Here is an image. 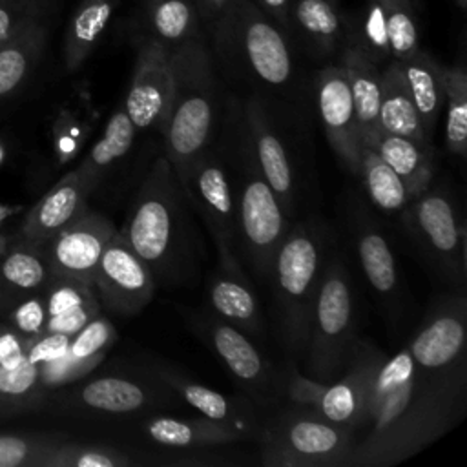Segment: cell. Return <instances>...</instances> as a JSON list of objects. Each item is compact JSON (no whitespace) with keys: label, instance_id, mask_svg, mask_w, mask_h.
<instances>
[{"label":"cell","instance_id":"6da1fadb","mask_svg":"<svg viewBox=\"0 0 467 467\" xmlns=\"http://www.w3.org/2000/svg\"><path fill=\"white\" fill-rule=\"evenodd\" d=\"M465 409L467 385L423 372L414 365L407 345L394 356L383 354L348 467L405 462L460 423Z\"/></svg>","mask_w":467,"mask_h":467},{"label":"cell","instance_id":"7a4b0ae2","mask_svg":"<svg viewBox=\"0 0 467 467\" xmlns=\"http://www.w3.org/2000/svg\"><path fill=\"white\" fill-rule=\"evenodd\" d=\"M193 213L168 159L157 157L119 230L150 266L157 285L173 288L197 281L206 250Z\"/></svg>","mask_w":467,"mask_h":467},{"label":"cell","instance_id":"3957f363","mask_svg":"<svg viewBox=\"0 0 467 467\" xmlns=\"http://www.w3.org/2000/svg\"><path fill=\"white\" fill-rule=\"evenodd\" d=\"M168 62L171 93L161 128L162 155L175 177L182 181L190 166L215 139L226 100L221 99L213 62L201 35L173 47Z\"/></svg>","mask_w":467,"mask_h":467},{"label":"cell","instance_id":"277c9868","mask_svg":"<svg viewBox=\"0 0 467 467\" xmlns=\"http://www.w3.org/2000/svg\"><path fill=\"white\" fill-rule=\"evenodd\" d=\"M212 33L226 67L255 89L252 95L292 106L296 58L285 29L252 0H235Z\"/></svg>","mask_w":467,"mask_h":467},{"label":"cell","instance_id":"5b68a950","mask_svg":"<svg viewBox=\"0 0 467 467\" xmlns=\"http://www.w3.org/2000/svg\"><path fill=\"white\" fill-rule=\"evenodd\" d=\"M217 250L219 268L244 270L235 252L237 224V99L228 97L215 139L179 181Z\"/></svg>","mask_w":467,"mask_h":467},{"label":"cell","instance_id":"8992f818","mask_svg":"<svg viewBox=\"0 0 467 467\" xmlns=\"http://www.w3.org/2000/svg\"><path fill=\"white\" fill-rule=\"evenodd\" d=\"M330 230L316 219L292 223L281 241L266 285L272 288L281 341L292 356H301L321 274L330 254Z\"/></svg>","mask_w":467,"mask_h":467},{"label":"cell","instance_id":"52a82bcc","mask_svg":"<svg viewBox=\"0 0 467 467\" xmlns=\"http://www.w3.org/2000/svg\"><path fill=\"white\" fill-rule=\"evenodd\" d=\"M237 224L235 252L243 266H248L254 277L266 283L274 255L292 226L279 197L263 175L237 100Z\"/></svg>","mask_w":467,"mask_h":467},{"label":"cell","instance_id":"ba28073f","mask_svg":"<svg viewBox=\"0 0 467 467\" xmlns=\"http://www.w3.org/2000/svg\"><path fill=\"white\" fill-rule=\"evenodd\" d=\"M356 294L341 254H328L312 305L305 367L310 378L330 383L350 359L358 343Z\"/></svg>","mask_w":467,"mask_h":467},{"label":"cell","instance_id":"9c48e42d","mask_svg":"<svg viewBox=\"0 0 467 467\" xmlns=\"http://www.w3.org/2000/svg\"><path fill=\"white\" fill-rule=\"evenodd\" d=\"M266 467H348L356 436L314 409L294 405L259 429Z\"/></svg>","mask_w":467,"mask_h":467},{"label":"cell","instance_id":"30bf717a","mask_svg":"<svg viewBox=\"0 0 467 467\" xmlns=\"http://www.w3.org/2000/svg\"><path fill=\"white\" fill-rule=\"evenodd\" d=\"M407 235L441 279L463 286L467 274L465 226L452 193L427 188L401 212Z\"/></svg>","mask_w":467,"mask_h":467},{"label":"cell","instance_id":"8fae6325","mask_svg":"<svg viewBox=\"0 0 467 467\" xmlns=\"http://www.w3.org/2000/svg\"><path fill=\"white\" fill-rule=\"evenodd\" d=\"M243 122L257 164L294 221L301 197V157L292 124L277 117V102L250 95L239 100Z\"/></svg>","mask_w":467,"mask_h":467},{"label":"cell","instance_id":"7c38bea8","mask_svg":"<svg viewBox=\"0 0 467 467\" xmlns=\"http://www.w3.org/2000/svg\"><path fill=\"white\" fill-rule=\"evenodd\" d=\"M467 301L463 292L440 296L407 341L412 361L423 372L467 385Z\"/></svg>","mask_w":467,"mask_h":467},{"label":"cell","instance_id":"4fadbf2b","mask_svg":"<svg viewBox=\"0 0 467 467\" xmlns=\"http://www.w3.org/2000/svg\"><path fill=\"white\" fill-rule=\"evenodd\" d=\"M192 321L257 409H275L283 401L285 374L274 368L243 330L213 314L197 316Z\"/></svg>","mask_w":467,"mask_h":467},{"label":"cell","instance_id":"5bb4252c","mask_svg":"<svg viewBox=\"0 0 467 467\" xmlns=\"http://www.w3.org/2000/svg\"><path fill=\"white\" fill-rule=\"evenodd\" d=\"M91 286L100 306L119 316H135L151 301L157 281L150 266L117 230L99 259Z\"/></svg>","mask_w":467,"mask_h":467},{"label":"cell","instance_id":"9a60e30c","mask_svg":"<svg viewBox=\"0 0 467 467\" xmlns=\"http://www.w3.org/2000/svg\"><path fill=\"white\" fill-rule=\"evenodd\" d=\"M170 51L153 38H144L137 51L135 69L122 108L139 135L161 133L170 93Z\"/></svg>","mask_w":467,"mask_h":467},{"label":"cell","instance_id":"2e32d148","mask_svg":"<svg viewBox=\"0 0 467 467\" xmlns=\"http://www.w3.org/2000/svg\"><path fill=\"white\" fill-rule=\"evenodd\" d=\"M115 232L117 228L108 217L91 210L82 213L42 246L51 277L93 285L99 259Z\"/></svg>","mask_w":467,"mask_h":467},{"label":"cell","instance_id":"e0dca14e","mask_svg":"<svg viewBox=\"0 0 467 467\" xmlns=\"http://www.w3.org/2000/svg\"><path fill=\"white\" fill-rule=\"evenodd\" d=\"M381 356L383 352L376 345L359 337L343 372L327 383L317 412L358 436L367 420L370 390Z\"/></svg>","mask_w":467,"mask_h":467},{"label":"cell","instance_id":"ac0fdd59","mask_svg":"<svg viewBox=\"0 0 467 467\" xmlns=\"http://www.w3.org/2000/svg\"><path fill=\"white\" fill-rule=\"evenodd\" d=\"M316 106L325 137L339 162L358 177L361 142L348 78L341 64L323 67L314 80Z\"/></svg>","mask_w":467,"mask_h":467},{"label":"cell","instance_id":"d6986e66","mask_svg":"<svg viewBox=\"0 0 467 467\" xmlns=\"http://www.w3.org/2000/svg\"><path fill=\"white\" fill-rule=\"evenodd\" d=\"M175 396L162 381L126 376H102L84 383L75 392V403L89 412L128 416L162 407Z\"/></svg>","mask_w":467,"mask_h":467},{"label":"cell","instance_id":"ffe728a7","mask_svg":"<svg viewBox=\"0 0 467 467\" xmlns=\"http://www.w3.org/2000/svg\"><path fill=\"white\" fill-rule=\"evenodd\" d=\"M150 374L162 381L177 398L197 409L202 416L232 427L243 438L259 434L261 421L257 418V407L248 398L226 396L206 385L195 383L177 372L173 367L161 363L151 365Z\"/></svg>","mask_w":467,"mask_h":467},{"label":"cell","instance_id":"44dd1931","mask_svg":"<svg viewBox=\"0 0 467 467\" xmlns=\"http://www.w3.org/2000/svg\"><path fill=\"white\" fill-rule=\"evenodd\" d=\"M89 195L91 192L77 168L64 175L26 215L22 224L24 243L44 246L51 237L89 210Z\"/></svg>","mask_w":467,"mask_h":467},{"label":"cell","instance_id":"7402d4cb","mask_svg":"<svg viewBox=\"0 0 467 467\" xmlns=\"http://www.w3.org/2000/svg\"><path fill=\"white\" fill-rule=\"evenodd\" d=\"M350 224L361 270L374 294L392 308L400 297V274L390 244L378 223L361 206H356Z\"/></svg>","mask_w":467,"mask_h":467},{"label":"cell","instance_id":"603a6c76","mask_svg":"<svg viewBox=\"0 0 467 467\" xmlns=\"http://www.w3.org/2000/svg\"><path fill=\"white\" fill-rule=\"evenodd\" d=\"M49 2L0 46V97L16 91L36 67L49 33Z\"/></svg>","mask_w":467,"mask_h":467},{"label":"cell","instance_id":"cb8c5ba5","mask_svg":"<svg viewBox=\"0 0 467 467\" xmlns=\"http://www.w3.org/2000/svg\"><path fill=\"white\" fill-rule=\"evenodd\" d=\"M208 301L213 316L244 334L263 332L261 306L244 270H224L217 266L208 285Z\"/></svg>","mask_w":467,"mask_h":467},{"label":"cell","instance_id":"d4e9b609","mask_svg":"<svg viewBox=\"0 0 467 467\" xmlns=\"http://www.w3.org/2000/svg\"><path fill=\"white\" fill-rule=\"evenodd\" d=\"M339 64L343 66L348 78L359 142L363 146H374L379 137V126H378V109H379V97H381L379 66L368 60L365 53L354 44H348L343 49Z\"/></svg>","mask_w":467,"mask_h":467},{"label":"cell","instance_id":"484cf974","mask_svg":"<svg viewBox=\"0 0 467 467\" xmlns=\"http://www.w3.org/2000/svg\"><path fill=\"white\" fill-rule=\"evenodd\" d=\"M137 130L126 115L122 104H119L106 122L102 137L89 150L86 159L77 166L82 181L93 193L106 177L130 161V155L137 142Z\"/></svg>","mask_w":467,"mask_h":467},{"label":"cell","instance_id":"4316f807","mask_svg":"<svg viewBox=\"0 0 467 467\" xmlns=\"http://www.w3.org/2000/svg\"><path fill=\"white\" fill-rule=\"evenodd\" d=\"M288 33H296L314 55L328 57L343 42L345 22L334 0H292Z\"/></svg>","mask_w":467,"mask_h":467},{"label":"cell","instance_id":"83f0119b","mask_svg":"<svg viewBox=\"0 0 467 467\" xmlns=\"http://www.w3.org/2000/svg\"><path fill=\"white\" fill-rule=\"evenodd\" d=\"M140 429L150 441L175 449L223 445L243 438L232 427L213 421L206 416L190 420L173 416H151L140 423Z\"/></svg>","mask_w":467,"mask_h":467},{"label":"cell","instance_id":"f1b7e54d","mask_svg":"<svg viewBox=\"0 0 467 467\" xmlns=\"http://www.w3.org/2000/svg\"><path fill=\"white\" fill-rule=\"evenodd\" d=\"M379 133L401 135L421 142H431L420 115L414 108L405 78L396 60H390L381 71V97L378 109Z\"/></svg>","mask_w":467,"mask_h":467},{"label":"cell","instance_id":"f546056e","mask_svg":"<svg viewBox=\"0 0 467 467\" xmlns=\"http://www.w3.org/2000/svg\"><path fill=\"white\" fill-rule=\"evenodd\" d=\"M396 62L401 69L425 133L432 137L443 109V66L421 49L412 57Z\"/></svg>","mask_w":467,"mask_h":467},{"label":"cell","instance_id":"4dcf8cb0","mask_svg":"<svg viewBox=\"0 0 467 467\" xmlns=\"http://www.w3.org/2000/svg\"><path fill=\"white\" fill-rule=\"evenodd\" d=\"M378 155L400 175L410 199L431 186L432 179V146L401 135L379 133L372 146Z\"/></svg>","mask_w":467,"mask_h":467},{"label":"cell","instance_id":"1f68e13d","mask_svg":"<svg viewBox=\"0 0 467 467\" xmlns=\"http://www.w3.org/2000/svg\"><path fill=\"white\" fill-rule=\"evenodd\" d=\"M120 0H82L73 13L64 38V62L78 69L104 35Z\"/></svg>","mask_w":467,"mask_h":467},{"label":"cell","instance_id":"d6a6232c","mask_svg":"<svg viewBox=\"0 0 467 467\" xmlns=\"http://www.w3.org/2000/svg\"><path fill=\"white\" fill-rule=\"evenodd\" d=\"M144 13L146 36L157 40L168 51L201 35L195 0H146Z\"/></svg>","mask_w":467,"mask_h":467},{"label":"cell","instance_id":"836d02e7","mask_svg":"<svg viewBox=\"0 0 467 467\" xmlns=\"http://www.w3.org/2000/svg\"><path fill=\"white\" fill-rule=\"evenodd\" d=\"M358 177L363 181L372 204L385 213H398L412 201L400 175L372 146L361 144Z\"/></svg>","mask_w":467,"mask_h":467},{"label":"cell","instance_id":"e575fe53","mask_svg":"<svg viewBox=\"0 0 467 467\" xmlns=\"http://www.w3.org/2000/svg\"><path fill=\"white\" fill-rule=\"evenodd\" d=\"M445 146L449 153L465 157L467 151V73L462 66L443 67Z\"/></svg>","mask_w":467,"mask_h":467},{"label":"cell","instance_id":"d590c367","mask_svg":"<svg viewBox=\"0 0 467 467\" xmlns=\"http://www.w3.org/2000/svg\"><path fill=\"white\" fill-rule=\"evenodd\" d=\"M51 279V270L42 246L22 243L5 252L0 265V283L18 292L38 290Z\"/></svg>","mask_w":467,"mask_h":467},{"label":"cell","instance_id":"8d00e7d4","mask_svg":"<svg viewBox=\"0 0 467 467\" xmlns=\"http://www.w3.org/2000/svg\"><path fill=\"white\" fill-rule=\"evenodd\" d=\"M381 5L387 22L390 58L405 60L412 57L420 49L412 0H381Z\"/></svg>","mask_w":467,"mask_h":467},{"label":"cell","instance_id":"74e56055","mask_svg":"<svg viewBox=\"0 0 467 467\" xmlns=\"http://www.w3.org/2000/svg\"><path fill=\"white\" fill-rule=\"evenodd\" d=\"M133 460L120 449L100 445L57 443L47 454L44 467H128Z\"/></svg>","mask_w":467,"mask_h":467},{"label":"cell","instance_id":"f35d334b","mask_svg":"<svg viewBox=\"0 0 467 467\" xmlns=\"http://www.w3.org/2000/svg\"><path fill=\"white\" fill-rule=\"evenodd\" d=\"M358 46L368 60L376 66L385 64L390 58L387 22L381 0H368L365 13L361 16V26L358 33V40L352 42Z\"/></svg>","mask_w":467,"mask_h":467},{"label":"cell","instance_id":"ab89813d","mask_svg":"<svg viewBox=\"0 0 467 467\" xmlns=\"http://www.w3.org/2000/svg\"><path fill=\"white\" fill-rule=\"evenodd\" d=\"M40 385L38 365L29 359L13 368L0 367V410L27 403L36 396Z\"/></svg>","mask_w":467,"mask_h":467},{"label":"cell","instance_id":"60d3db41","mask_svg":"<svg viewBox=\"0 0 467 467\" xmlns=\"http://www.w3.org/2000/svg\"><path fill=\"white\" fill-rule=\"evenodd\" d=\"M117 339V330L113 323L99 314L86 327H82L75 336H71L67 354L78 359H93L102 363L106 352Z\"/></svg>","mask_w":467,"mask_h":467},{"label":"cell","instance_id":"b9f144b4","mask_svg":"<svg viewBox=\"0 0 467 467\" xmlns=\"http://www.w3.org/2000/svg\"><path fill=\"white\" fill-rule=\"evenodd\" d=\"M55 440H29L13 434L0 436V467H44Z\"/></svg>","mask_w":467,"mask_h":467},{"label":"cell","instance_id":"7bdbcfd3","mask_svg":"<svg viewBox=\"0 0 467 467\" xmlns=\"http://www.w3.org/2000/svg\"><path fill=\"white\" fill-rule=\"evenodd\" d=\"M46 286L47 288H46L44 303H46L47 317L58 316L66 310H71L75 306L99 299L91 285H86L75 279L51 277Z\"/></svg>","mask_w":467,"mask_h":467},{"label":"cell","instance_id":"ee69618b","mask_svg":"<svg viewBox=\"0 0 467 467\" xmlns=\"http://www.w3.org/2000/svg\"><path fill=\"white\" fill-rule=\"evenodd\" d=\"M100 363L93 359H78L73 358L71 354H64L57 359L46 361L38 365V374H40V383L44 387H60L66 383H73L77 379H82L88 376L91 370H95Z\"/></svg>","mask_w":467,"mask_h":467},{"label":"cell","instance_id":"f6af8a7d","mask_svg":"<svg viewBox=\"0 0 467 467\" xmlns=\"http://www.w3.org/2000/svg\"><path fill=\"white\" fill-rule=\"evenodd\" d=\"M327 383L317 381L310 376L299 372L296 363H290L285 372V398L290 400L294 405H303L308 409L317 410Z\"/></svg>","mask_w":467,"mask_h":467},{"label":"cell","instance_id":"bcb514c9","mask_svg":"<svg viewBox=\"0 0 467 467\" xmlns=\"http://www.w3.org/2000/svg\"><path fill=\"white\" fill-rule=\"evenodd\" d=\"M49 0H0V46Z\"/></svg>","mask_w":467,"mask_h":467},{"label":"cell","instance_id":"7dc6e473","mask_svg":"<svg viewBox=\"0 0 467 467\" xmlns=\"http://www.w3.org/2000/svg\"><path fill=\"white\" fill-rule=\"evenodd\" d=\"M13 328L24 336L36 337L46 330L47 312L44 297H27L13 310Z\"/></svg>","mask_w":467,"mask_h":467},{"label":"cell","instance_id":"c3c4849f","mask_svg":"<svg viewBox=\"0 0 467 467\" xmlns=\"http://www.w3.org/2000/svg\"><path fill=\"white\" fill-rule=\"evenodd\" d=\"M100 301L95 299V301H89V303H84L80 306H75L71 310H66L58 316H51L47 317V323H46V330L47 332H60V334H66V336H75L82 327H86L95 316L100 314Z\"/></svg>","mask_w":467,"mask_h":467},{"label":"cell","instance_id":"681fc988","mask_svg":"<svg viewBox=\"0 0 467 467\" xmlns=\"http://www.w3.org/2000/svg\"><path fill=\"white\" fill-rule=\"evenodd\" d=\"M69 341H71V337L66 336V334L44 330L40 336L29 339L26 356L31 363L42 365L46 361H51V359H57V358L64 356L69 348Z\"/></svg>","mask_w":467,"mask_h":467},{"label":"cell","instance_id":"f907efd6","mask_svg":"<svg viewBox=\"0 0 467 467\" xmlns=\"http://www.w3.org/2000/svg\"><path fill=\"white\" fill-rule=\"evenodd\" d=\"M29 336L20 334L15 328H0V367L13 368L27 359L26 350L29 345Z\"/></svg>","mask_w":467,"mask_h":467},{"label":"cell","instance_id":"816d5d0a","mask_svg":"<svg viewBox=\"0 0 467 467\" xmlns=\"http://www.w3.org/2000/svg\"><path fill=\"white\" fill-rule=\"evenodd\" d=\"M235 0H195L199 18L208 24L210 29H213L232 9Z\"/></svg>","mask_w":467,"mask_h":467},{"label":"cell","instance_id":"f5cc1de1","mask_svg":"<svg viewBox=\"0 0 467 467\" xmlns=\"http://www.w3.org/2000/svg\"><path fill=\"white\" fill-rule=\"evenodd\" d=\"M265 15H268L281 29L288 33V15L292 0H252ZM290 35V33H288Z\"/></svg>","mask_w":467,"mask_h":467},{"label":"cell","instance_id":"db71d44e","mask_svg":"<svg viewBox=\"0 0 467 467\" xmlns=\"http://www.w3.org/2000/svg\"><path fill=\"white\" fill-rule=\"evenodd\" d=\"M5 252H7V239L0 234V257H4Z\"/></svg>","mask_w":467,"mask_h":467},{"label":"cell","instance_id":"11a10c76","mask_svg":"<svg viewBox=\"0 0 467 467\" xmlns=\"http://www.w3.org/2000/svg\"><path fill=\"white\" fill-rule=\"evenodd\" d=\"M11 213V210L7 208V206H4V204H0V223H2V219H5L7 215Z\"/></svg>","mask_w":467,"mask_h":467},{"label":"cell","instance_id":"9f6ffc18","mask_svg":"<svg viewBox=\"0 0 467 467\" xmlns=\"http://www.w3.org/2000/svg\"><path fill=\"white\" fill-rule=\"evenodd\" d=\"M456 4H458L462 9H465V5H467V0H456Z\"/></svg>","mask_w":467,"mask_h":467},{"label":"cell","instance_id":"6f0895ef","mask_svg":"<svg viewBox=\"0 0 467 467\" xmlns=\"http://www.w3.org/2000/svg\"><path fill=\"white\" fill-rule=\"evenodd\" d=\"M412 4H416V5H420V4H421V0H412Z\"/></svg>","mask_w":467,"mask_h":467},{"label":"cell","instance_id":"680465c9","mask_svg":"<svg viewBox=\"0 0 467 467\" xmlns=\"http://www.w3.org/2000/svg\"><path fill=\"white\" fill-rule=\"evenodd\" d=\"M0 159H2V150H0Z\"/></svg>","mask_w":467,"mask_h":467}]
</instances>
